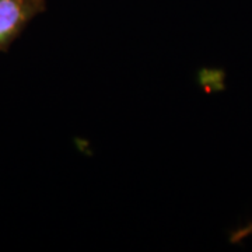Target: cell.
Returning a JSON list of instances; mask_svg holds the SVG:
<instances>
[{"mask_svg":"<svg viewBox=\"0 0 252 252\" xmlns=\"http://www.w3.org/2000/svg\"><path fill=\"white\" fill-rule=\"evenodd\" d=\"M39 0H0V46L17 35L38 9Z\"/></svg>","mask_w":252,"mask_h":252,"instance_id":"cell-1","label":"cell"},{"mask_svg":"<svg viewBox=\"0 0 252 252\" xmlns=\"http://www.w3.org/2000/svg\"><path fill=\"white\" fill-rule=\"evenodd\" d=\"M251 233H252V224H248L247 227H244V228L238 230L237 233L233 234V241H240V240L245 238L247 235H250Z\"/></svg>","mask_w":252,"mask_h":252,"instance_id":"cell-2","label":"cell"}]
</instances>
